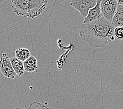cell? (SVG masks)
Segmentation results:
<instances>
[{
    "instance_id": "6",
    "label": "cell",
    "mask_w": 123,
    "mask_h": 109,
    "mask_svg": "<svg viewBox=\"0 0 123 109\" xmlns=\"http://www.w3.org/2000/svg\"><path fill=\"white\" fill-rule=\"evenodd\" d=\"M101 1L102 0H97L96 5L89 11L87 15L84 18L83 24L91 23L102 17V15L100 8V3Z\"/></svg>"
},
{
    "instance_id": "7",
    "label": "cell",
    "mask_w": 123,
    "mask_h": 109,
    "mask_svg": "<svg viewBox=\"0 0 123 109\" xmlns=\"http://www.w3.org/2000/svg\"><path fill=\"white\" fill-rule=\"evenodd\" d=\"M111 23L114 28L123 27V5H118L113 16Z\"/></svg>"
},
{
    "instance_id": "10",
    "label": "cell",
    "mask_w": 123,
    "mask_h": 109,
    "mask_svg": "<svg viewBox=\"0 0 123 109\" xmlns=\"http://www.w3.org/2000/svg\"><path fill=\"white\" fill-rule=\"evenodd\" d=\"M15 57L24 62L31 56L30 50L26 48H19L15 50Z\"/></svg>"
},
{
    "instance_id": "3",
    "label": "cell",
    "mask_w": 123,
    "mask_h": 109,
    "mask_svg": "<svg viewBox=\"0 0 123 109\" xmlns=\"http://www.w3.org/2000/svg\"><path fill=\"white\" fill-rule=\"evenodd\" d=\"M117 6L118 4L116 0H102L100 8L102 16L106 20L111 22Z\"/></svg>"
},
{
    "instance_id": "11",
    "label": "cell",
    "mask_w": 123,
    "mask_h": 109,
    "mask_svg": "<svg viewBox=\"0 0 123 109\" xmlns=\"http://www.w3.org/2000/svg\"><path fill=\"white\" fill-rule=\"evenodd\" d=\"M114 35L115 38L118 40H123V27H117L114 29Z\"/></svg>"
},
{
    "instance_id": "8",
    "label": "cell",
    "mask_w": 123,
    "mask_h": 109,
    "mask_svg": "<svg viewBox=\"0 0 123 109\" xmlns=\"http://www.w3.org/2000/svg\"><path fill=\"white\" fill-rule=\"evenodd\" d=\"M25 71L28 72H33L37 69V61L36 58L33 56L27 59L23 62Z\"/></svg>"
},
{
    "instance_id": "2",
    "label": "cell",
    "mask_w": 123,
    "mask_h": 109,
    "mask_svg": "<svg viewBox=\"0 0 123 109\" xmlns=\"http://www.w3.org/2000/svg\"><path fill=\"white\" fill-rule=\"evenodd\" d=\"M14 13L18 16L34 18L46 9L47 0H11Z\"/></svg>"
},
{
    "instance_id": "14",
    "label": "cell",
    "mask_w": 123,
    "mask_h": 109,
    "mask_svg": "<svg viewBox=\"0 0 123 109\" xmlns=\"http://www.w3.org/2000/svg\"><path fill=\"white\" fill-rule=\"evenodd\" d=\"M116 1L118 5H123V0H116Z\"/></svg>"
},
{
    "instance_id": "5",
    "label": "cell",
    "mask_w": 123,
    "mask_h": 109,
    "mask_svg": "<svg viewBox=\"0 0 123 109\" xmlns=\"http://www.w3.org/2000/svg\"><path fill=\"white\" fill-rule=\"evenodd\" d=\"M0 71L2 74L7 78L14 79L16 74L11 64L10 59L6 56L0 57Z\"/></svg>"
},
{
    "instance_id": "4",
    "label": "cell",
    "mask_w": 123,
    "mask_h": 109,
    "mask_svg": "<svg viewBox=\"0 0 123 109\" xmlns=\"http://www.w3.org/2000/svg\"><path fill=\"white\" fill-rule=\"evenodd\" d=\"M97 0H71L70 5L85 18L89 11L95 6Z\"/></svg>"
},
{
    "instance_id": "9",
    "label": "cell",
    "mask_w": 123,
    "mask_h": 109,
    "mask_svg": "<svg viewBox=\"0 0 123 109\" xmlns=\"http://www.w3.org/2000/svg\"><path fill=\"white\" fill-rule=\"evenodd\" d=\"M10 61L16 75L22 76L25 72L23 61L19 60L15 57L10 58Z\"/></svg>"
},
{
    "instance_id": "12",
    "label": "cell",
    "mask_w": 123,
    "mask_h": 109,
    "mask_svg": "<svg viewBox=\"0 0 123 109\" xmlns=\"http://www.w3.org/2000/svg\"><path fill=\"white\" fill-rule=\"evenodd\" d=\"M29 109H50L45 105L38 102H33L31 103Z\"/></svg>"
},
{
    "instance_id": "1",
    "label": "cell",
    "mask_w": 123,
    "mask_h": 109,
    "mask_svg": "<svg viewBox=\"0 0 123 109\" xmlns=\"http://www.w3.org/2000/svg\"><path fill=\"white\" fill-rule=\"evenodd\" d=\"M114 29L111 22L102 16L91 23L83 24L79 30V34L89 46L101 48L115 40Z\"/></svg>"
},
{
    "instance_id": "13",
    "label": "cell",
    "mask_w": 123,
    "mask_h": 109,
    "mask_svg": "<svg viewBox=\"0 0 123 109\" xmlns=\"http://www.w3.org/2000/svg\"><path fill=\"white\" fill-rule=\"evenodd\" d=\"M15 109H29V107L25 105H22L16 108Z\"/></svg>"
}]
</instances>
